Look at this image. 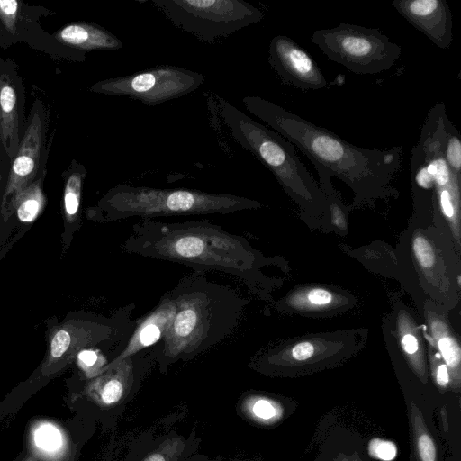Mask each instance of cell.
Returning a JSON list of instances; mask_svg holds the SVG:
<instances>
[{
    "label": "cell",
    "instance_id": "6da1fadb",
    "mask_svg": "<svg viewBox=\"0 0 461 461\" xmlns=\"http://www.w3.org/2000/svg\"><path fill=\"white\" fill-rule=\"evenodd\" d=\"M121 250L184 265L194 273L221 272L254 290L260 256L248 240L207 220L164 222L141 219L134 223Z\"/></svg>",
    "mask_w": 461,
    "mask_h": 461
},
{
    "label": "cell",
    "instance_id": "7a4b0ae2",
    "mask_svg": "<svg viewBox=\"0 0 461 461\" xmlns=\"http://www.w3.org/2000/svg\"><path fill=\"white\" fill-rule=\"evenodd\" d=\"M242 103L249 112L296 146L314 167L346 182L359 197L383 194L390 189L401 167V146L390 149L357 147L259 96H245Z\"/></svg>",
    "mask_w": 461,
    "mask_h": 461
},
{
    "label": "cell",
    "instance_id": "3957f363",
    "mask_svg": "<svg viewBox=\"0 0 461 461\" xmlns=\"http://www.w3.org/2000/svg\"><path fill=\"white\" fill-rule=\"evenodd\" d=\"M176 312L150 349L161 371L218 345L238 326L247 301L227 285L193 273L170 289Z\"/></svg>",
    "mask_w": 461,
    "mask_h": 461
},
{
    "label": "cell",
    "instance_id": "277c9868",
    "mask_svg": "<svg viewBox=\"0 0 461 461\" xmlns=\"http://www.w3.org/2000/svg\"><path fill=\"white\" fill-rule=\"evenodd\" d=\"M260 206L255 200L231 194L117 185L87 208L86 217L95 222L107 223L131 217L154 220L168 216L230 214Z\"/></svg>",
    "mask_w": 461,
    "mask_h": 461
},
{
    "label": "cell",
    "instance_id": "5b68a950",
    "mask_svg": "<svg viewBox=\"0 0 461 461\" xmlns=\"http://www.w3.org/2000/svg\"><path fill=\"white\" fill-rule=\"evenodd\" d=\"M134 309L135 304L130 303L116 309L109 316L75 312L56 323L49 320L47 351L28 382L34 385L43 384L76 361L77 354L83 349L111 353L114 349L113 358L123 348L134 330Z\"/></svg>",
    "mask_w": 461,
    "mask_h": 461
},
{
    "label": "cell",
    "instance_id": "8992f818",
    "mask_svg": "<svg viewBox=\"0 0 461 461\" xmlns=\"http://www.w3.org/2000/svg\"><path fill=\"white\" fill-rule=\"evenodd\" d=\"M218 106L220 117L233 140L259 160L290 195L304 204L323 202L324 195L292 143L228 101L220 98Z\"/></svg>",
    "mask_w": 461,
    "mask_h": 461
},
{
    "label": "cell",
    "instance_id": "52a82bcc",
    "mask_svg": "<svg viewBox=\"0 0 461 461\" xmlns=\"http://www.w3.org/2000/svg\"><path fill=\"white\" fill-rule=\"evenodd\" d=\"M330 60L360 75H374L393 67L402 48L375 28L347 23L315 31L311 38Z\"/></svg>",
    "mask_w": 461,
    "mask_h": 461
},
{
    "label": "cell",
    "instance_id": "ba28073f",
    "mask_svg": "<svg viewBox=\"0 0 461 461\" xmlns=\"http://www.w3.org/2000/svg\"><path fill=\"white\" fill-rule=\"evenodd\" d=\"M173 24L206 43H214L260 22L264 14L243 0H152Z\"/></svg>",
    "mask_w": 461,
    "mask_h": 461
},
{
    "label": "cell",
    "instance_id": "9c48e42d",
    "mask_svg": "<svg viewBox=\"0 0 461 461\" xmlns=\"http://www.w3.org/2000/svg\"><path fill=\"white\" fill-rule=\"evenodd\" d=\"M204 80L201 73L161 65L132 75L102 79L93 84L89 91L127 96L154 106L194 92Z\"/></svg>",
    "mask_w": 461,
    "mask_h": 461
},
{
    "label": "cell",
    "instance_id": "30bf717a",
    "mask_svg": "<svg viewBox=\"0 0 461 461\" xmlns=\"http://www.w3.org/2000/svg\"><path fill=\"white\" fill-rule=\"evenodd\" d=\"M50 115L44 103L35 98L26 118L24 132L13 158L0 198L2 216L15 196L47 168L53 133L47 141Z\"/></svg>",
    "mask_w": 461,
    "mask_h": 461
},
{
    "label": "cell",
    "instance_id": "8fae6325",
    "mask_svg": "<svg viewBox=\"0 0 461 461\" xmlns=\"http://www.w3.org/2000/svg\"><path fill=\"white\" fill-rule=\"evenodd\" d=\"M406 408L411 461H445L434 412L441 402L439 393L421 385L413 374L398 371Z\"/></svg>",
    "mask_w": 461,
    "mask_h": 461
},
{
    "label": "cell",
    "instance_id": "7c38bea8",
    "mask_svg": "<svg viewBox=\"0 0 461 461\" xmlns=\"http://www.w3.org/2000/svg\"><path fill=\"white\" fill-rule=\"evenodd\" d=\"M51 12L31 6L23 1L0 0V47L4 50L18 42L45 52L54 59L83 62L86 56L58 42L40 25L39 19Z\"/></svg>",
    "mask_w": 461,
    "mask_h": 461
},
{
    "label": "cell",
    "instance_id": "4fadbf2b",
    "mask_svg": "<svg viewBox=\"0 0 461 461\" xmlns=\"http://www.w3.org/2000/svg\"><path fill=\"white\" fill-rule=\"evenodd\" d=\"M25 87L16 63L0 57V159L10 166L24 132Z\"/></svg>",
    "mask_w": 461,
    "mask_h": 461
},
{
    "label": "cell",
    "instance_id": "5bb4252c",
    "mask_svg": "<svg viewBox=\"0 0 461 461\" xmlns=\"http://www.w3.org/2000/svg\"><path fill=\"white\" fill-rule=\"evenodd\" d=\"M268 62L285 85L303 90H317L327 86L312 56L288 36L276 35L270 41Z\"/></svg>",
    "mask_w": 461,
    "mask_h": 461
},
{
    "label": "cell",
    "instance_id": "9a60e30c",
    "mask_svg": "<svg viewBox=\"0 0 461 461\" xmlns=\"http://www.w3.org/2000/svg\"><path fill=\"white\" fill-rule=\"evenodd\" d=\"M393 8L438 48L446 50L453 41V22L445 0H394Z\"/></svg>",
    "mask_w": 461,
    "mask_h": 461
},
{
    "label": "cell",
    "instance_id": "2e32d148",
    "mask_svg": "<svg viewBox=\"0 0 461 461\" xmlns=\"http://www.w3.org/2000/svg\"><path fill=\"white\" fill-rule=\"evenodd\" d=\"M175 312V300L169 290L163 294L154 308L141 318L136 320L134 330L126 341L125 346L103 368L102 372L126 357L155 345L161 339Z\"/></svg>",
    "mask_w": 461,
    "mask_h": 461
},
{
    "label": "cell",
    "instance_id": "e0dca14e",
    "mask_svg": "<svg viewBox=\"0 0 461 461\" xmlns=\"http://www.w3.org/2000/svg\"><path fill=\"white\" fill-rule=\"evenodd\" d=\"M47 168L42 170L38 177L26 188L21 191L10 203L5 213L0 216L1 241L7 238L16 227H28L42 212L46 196L43 191V182Z\"/></svg>",
    "mask_w": 461,
    "mask_h": 461
},
{
    "label": "cell",
    "instance_id": "ac0fdd59",
    "mask_svg": "<svg viewBox=\"0 0 461 461\" xmlns=\"http://www.w3.org/2000/svg\"><path fill=\"white\" fill-rule=\"evenodd\" d=\"M51 35L61 45L85 56L93 50H115L122 48L119 38L94 23H71Z\"/></svg>",
    "mask_w": 461,
    "mask_h": 461
},
{
    "label": "cell",
    "instance_id": "d6986e66",
    "mask_svg": "<svg viewBox=\"0 0 461 461\" xmlns=\"http://www.w3.org/2000/svg\"><path fill=\"white\" fill-rule=\"evenodd\" d=\"M86 176V167L76 159H72L68 167L62 173V254L68 250L75 233L81 227V199Z\"/></svg>",
    "mask_w": 461,
    "mask_h": 461
},
{
    "label": "cell",
    "instance_id": "ffe728a7",
    "mask_svg": "<svg viewBox=\"0 0 461 461\" xmlns=\"http://www.w3.org/2000/svg\"><path fill=\"white\" fill-rule=\"evenodd\" d=\"M314 461H371L367 440L358 431L337 425L325 433Z\"/></svg>",
    "mask_w": 461,
    "mask_h": 461
},
{
    "label": "cell",
    "instance_id": "44dd1931",
    "mask_svg": "<svg viewBox=\"0 0 461 461\" xmlns=\"http://www.w3.org/2000/svg\"><path fill=\"white\" fill-rule=\"evenodd\" d=\"M296 404L290 400H281L268 395L249 396L245 403L249 415L263 425H275L293 414Z\"/></svg>",
    "mask_w": 461,
    "mask_h": 461
},
{
    "label": "cell",
    "instance_id": "7402d4cb",
    "mask_svg": "<svg viewBox=\"0 0 461 461\" xmlns=\"http://www.w3.org/2000/svg\"><path fill=\"white\" fill-rule=\"evenodd\" d=\"M36 448L52 459L61 454L68 443L65 441L63 433L53 424L41 423L32 432Z\"/></svg>",
    "mask_w": 461,
    "mask_h": 461
},
{
    "label": "cell",
    "instance_id": "603a6c76",
    "mask_svg": "<svg viewBox=\"0 0 461 461\" xmlns=\"http://www.w3.org/2000/svg\"><path fill=\"white\" fill-rule=\"evenodd\" d=\"M443 155L452 172L461 177V139L450 120L447 123L443 140Z\"/></svg>",
    "mask_w": 461,
    "mask_h": 461
},
{
    "label": "cell",
    "instance_id": "cb8c5ba5",
    "mask_svg": "<svg viewBox=\"0 0 461 461\" xmlns=\"http://www.w3.org/2000/svg\"><path fill=\"white\" fill-rule=\"evenodd\" d=\"M104 352L98 349H83L77 357L76 363L87 379H92L101 374L108 360Z\"/></svg>",
    "mask_w": 461,
    "mask_h": 461
},
{
    "label": "cell",
    "instance_id": "d4e9b609",
    "mask_svg": "<svg viewBox=\"0 0 461 461\" xmlns=\"http://www.w3.org/2000/svg\"><path fill=\"white\" fill-rule=\"evenodd\" d=\"M439 351L447 368L457 370L460 364V348L456 341L450 337H444L438 340Z\"/></svg>",
    "mask_w": 461,
    "mask_h": 461
},
{
    "label": "cell",
    "instance_id": "484cf974",
    "mask_svg": "<svg viewBox=\"0 0 461 461\" xmlns=\"http://www.w3.org/2000/svg\"><path fill=\"white\" fill-rule=\"evenodd\" d=\"M413 250L418 261L423 267H430L434 263V252L429 242L422 238L417 237L413 241Z\"/></svg>",
    "mask_w": 461,
    "mask_h": 461
},
{
    "label": "cell",
    "instance_id": "4316f807",
    "mask_svg": "<svg viewBox=\"0 0 461 461\" xmlns=\"http://www.w3.org/2000/svg\"><path fill=\"white\" fill-rule=\"evenodd\" d=\"M308 301L315 305H326L332 300V294L324 289L316 288L309 292Z\"/></svg>",
    "mask_w": 461,
    "mask_h": 461
},
{
    "label": "cell",
    "instance_id": "83f0119b",
    "mask_svg": "<svg viewBox=\"0 0 461 461\" xmlns=\"http://www.w3.org/2000/svg\"><path fill=\"white\" fill-rule=\"evenodd\" d=\"M402 345L403 350L408 355H414L419 349V343L417 338L411 333H406L402 338Z\"/></svg>",
    "mask_w": 461,
    "mask_h": 461
},
{
    "label": "cell",
    "instance_id": "f1b7e54d",
    "mask_svg": "<svg viewBox=\"0 0 461 461\" xmlns=\"http://www.w3.org/2000/svg\"><path fill=\"white\" fill-rule=\"evenodd\" d=\"M436 383L441 389H447L450 384L449 370L446 364L440 365L436 372Z\"/></svg>",
    "mask_w": 461,
    "mask_h": 461
},
{
    "label": "cell",
    "instance_id": "f546056e",
    "mask_svg": "<svg viewBox=\"0 0 461 461\" xmlns=\"http://www.w3.org/2000/svg\"><path fill=\"white\" fill-rule=\"evenodd\" d=\"M169 446H165L158 449L157 451L149 454L145 457L143 461H168L169 455L165 454Z\"/></svg>",
    "mask_w": 461,
    "mask_h": 461
},
{
    "label": "cell",
    "instance_id": "4dcf8cb0",
    "mask_svg": "<svg viewBox=\"0 0 461 461\" xmlns=\"http://www.w3.org/2000/svg\"><path fill=\"white\" fill-rule=\"evenodd\" d=\"M75 452V447L71 443H68L66 449L51 461H74Z\"/></svg>",
    "mask_w": 461,
    "mask_h": 461
},
{
    "label": "cell",
    "instance_id": "1f68e13d",
    "mask_svg": "<svg viewBox=\"0 0 461 461\" xmlns=\"http://www.w3.org/2000/svg\"><path fill=\"white\" fill-rule=\"evenodd\" d=\"M8 168L9 165L0 159V198L6 183Z\"/></svg>",
    "mask_w": 461,
    "mask_h": 461
},
{
    "label": "cell",
    "instance_id": "d6a6232c",
    "mask_svg": "<svg viewBox=\"0 0 461 461\" xmlns=\"http://www.w3.org/2000/svg\"><path fill=\"white\" fill-rule=\"evenodd\" d=\"M24 461H34V459H33V457L30 456L26 460H24Z\"/></svg>",
    "mask_w": 461,
    "mask_h": 461
}]
</instances>
